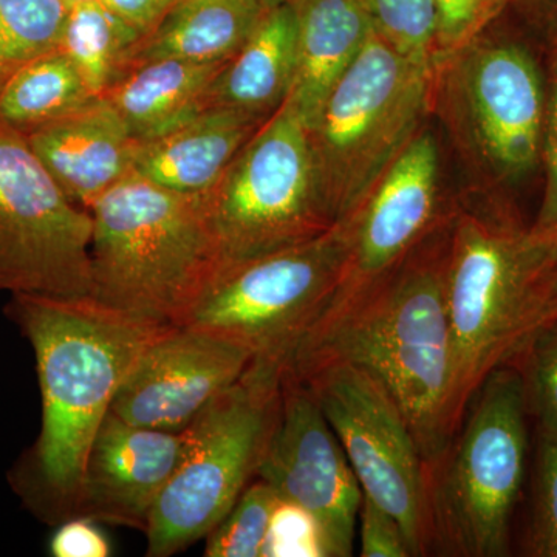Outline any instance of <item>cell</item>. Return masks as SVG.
Returning <instances> with one entry per match:
<instances>
[{
	"mask_svg": "<svg viewBox=\"0 0 557 557\" xmlns=\"http://www.w3.org/2000/svg\"><path fill=\"white\" fill-rule=\"evenodd\" d=\"M7 317L35 351L42 397L39 437L11 475L36 516H78L87 454L116 392L148 344L172 325L84 298L11 295Z\"/></svg>",
	"mask_w": 557,
	"mask_h": 557,
	"instance_id": "6da1fadb",
	"label": "cell"
},
{
	"mask_svg": "<svg viewBox=\"0 0 557 557\" xmlns=\"http://www.w3.org/2000/svg\"><path fill=\"white\" fill-rule=\"evenodd\" d=\"M450 225L346 309L321 319L285 364L289 372L330 361L368 370L405 413L429 467L458 432L446 298Z\"/></svg>",
	"mask_w": 557,
	"mask_h": 557,
	"instance_id": "7a4b0ae2",
	"label": "cell"
},
{
	"mask_svg": "<svg viewBox=\"0 0 557 557\" xmlns=\"http://www.w3.org/2000/svg\"><path fill=\"white\" fill-rule=\"evenodd\" d=\"M557 247L537 239L507 201L458 196L449 231L446 298L458 429L491 373L520 366L557 318Z\"/></svg>",
	"mask_w": 557,
	"mask_h": 557,
	"instance_id": "3957f363",
	"label": "cell"
},
{
	"mask_svg": "<svg viewBox=\"0 0 557 557\" xmlns=\"http://www.w3.org/2000/svg\"><path fill=\"white\" fill-rule=\"evenodd\" d=\"M90 298L132 317L182 325L222 265L201 197L131 174L90 208Z\"/></svg>",
	"mask_w": 557,
	"mask_h": 557,
	"instance_id": "277c9868",
	"label": "cell"
},
{
	"mask_svg": "<svg viewBox=\"0 0 557 557\" xmlns=\"http://www.w3.org/2000/svg\"><path fill=\"white\" fill-rule=\"evenodd\" d=\"M547 79L528 44L486 30L432 72L431 116L468 171V193L507 201L541 168Z\"/></svg>",
	"mask_w": 557,
	"mask_h": 557,
	"instance_id": "5b68a950",
	"label": "cell"
},
{
	"mask_svg": "<svg viewBox=\"0 0 557 557\" xmlns=\"http://www.w3.org/2000/svg\"><path fill=\"white\" fill-rule=\"evenodd\" d=\"M445 456L429 467L434 552L509 555L511 520L525 479V381L518 366L491 373Z\"/></svg>",
	"mask_w": 557,
	"mask_h": 557,
	"instance_id": "8992f818",
	"label": "cell"
},
{
	"mask_svg": "<svg viewBox=\"0 0 557 557\" xmlns=\"http://www.w3.org/2000/svg\"><path fill=\"white\" fill-rule=\"evenodd\" d=\"M432 73L370 32L309 129L319 197L333 222L366 199L431 116Z\"/></svg>",
	"mask_w": 557,
	"mask_h": 557,
	"instance_id": "52a82bcc",
	"label": "cell"
},
{
	"mask_svg": "<svg viewBox=\"0 0 557 557\" xmlns=\"http://www.w3.org/2000/svg\"><path fill=\"white\" fill-rule=\"evenodd\" d=\"M282 362L255 359L245 375L189 428L177 469L153 505L149 557H168L207 537L258 475L282 397Z\"/></svg>",
	"mask_w": 557,
	"mask_h": 557,
	"instance_id": "ba28073f",
	"label": "cell"
},
{
	"mask_svg": "<svg viewBox=\"0 0 557 557\" xmlns=\"http://www.w3.org/2000/svg\"><path fill=\"white\" fill-rule=\"evenodd\" d=\"M347 256L346 223L338 222L317 239L220 265L182 325L285 366L335 298Z\"/></svg>",
	"mask_w": 557,
	"mask_h": 557,
	"instance_id": "9c48e42d",
	"label": "cell"
},
{
	"mask_svg": "<svg viewBox=\"0 0 557 557\" xmlns=\"http://www.w3.org/2000/svg\"><path fill=\"white\" fill-rule=\"evenodd\" d=\"M201 199L222 265L317 239L336 225L319 197L309 132L289 102Z\"/></svg>",
	"mask_w": 557,
	"mask_h": 557,
	"instance_id": "30bf717a",
	"label": "cell"
},
{
	"mask_svg": "<svg viewBox=\"0 0 557 557\" xmlns=\"http://www.w3.org/2000/svg\"><path fill=\"white\" fill-rule=\"evenodd\" d=\"M284 372L317 398L362 494L398 520L412 557L432 555L429 465L387 388L350 362H321Z\"/></svg>",
	"mask_w": 557,
	"mask_h": 557,
	"instance_id": "8fae6325",
	"label": "cell"
},
{
	"mask_svg": "<svg viewBox=\"0 0 557 557\" xmlns=\"http://www.w3.org/2000/svg\"><path fill=\"white\" fill-rule=\"evenodd\" d=\"M90 211L65 196L17 132L0 124V292L90 296Z\"/></svg>",
	"mask_w": 557,
	"mask_h": 557,
	"instance_id": "7c38bea8",
	"label": "cell"
},
{
	"mask_svg": "<svg viewBox=\"0 0 557 557\" xmlns=\"http://www.w3.org/2000/svg\"><path fill=\"white\" fill-rule=\"evenodd\" d=\"M457 209L458 196H450L443 182L437 135L426 124L366 199L341 220L348 233L346 270L321 319L346 309L398 269L429 237L450 225Z\"/></svg>",
	"mask_w": 557,
	"mask_h": 557,
	"instance_id": "4fadbf2b",
	"label": "cell"
},
{
	"mask_svg": "<svg viewBox=\"0 0 557 557\" xmlns=\"http://www.w3.org/2000/svg\"><path fill=\"white\" fill-rule=\"evenodd\" d=\"M256 478L309 512L329 557L354 555L361 486L317 398L285 372L276 424Z\"/></svg>",
	"mask_w": 557,
	"mask_h": 557,
	"instance_id": "5bb4252c",
	"label": "cell"
},
{
	"mask_svg": "<svg viewBox=\"0 0 557 557\" xmlns=\"http://www.w3.org/2000/svg\"><path fill=\"white\" fill-rule=\"evenodd\" d=\"M255 361L247 348L188 325L164 329L139 355L112 403L138 426L182 432Z\"/></svg>",
	"mask_w": 557,
	"mask_h": 557,
	"instance_id": "9a60e30c",
	"label": "cell"
},
{
	"mask_svg": "<svg viewBox=\"0 0 557 557\" xmlns=\"http://www.w3.org/2000/svg\"><path fill=\"white\" fill-rule=\"evenodd\" d=\"M183 448L185 431L138 426L110 410L84 465L78 516L145 531Z\"/></svg>",
	"mask_w": 557,
	"mask_h": 557,
	"instance_id": "2e32d148",
	"label": "cell"
},
{
	"mask_svg": "<svg viewBox=\"0 0 557 557\" xmlns=\"http://www.w3.org/2000/svg\"><path fill=\"white\" fill-rule=\"evenodd\" d=\"M24 138L65 196L87 211L109 189L134 174L139 148L104 97L94 98Z\"/></svg>",
	"mask_w": 557,
	"mask_h": 557,
	"instance_id": "e0dca14e",
	"label": "cell"
},
{
	"mask_svg": "<svg viewBox=\"0 0 557 557\" xmlns=\"http://www.w3.org/2000/svg\"><path fill=\"white\" fill-rule=\"evenodd\" d=\"M265 123L237 110L209 108L164 137L141 143L134 174L171 193L205 196Z\"/></svg>",
	"mask_w": 557,
	"mask_h": 557,
	"instance_id": "ac0fdd59",
	"label": "cell"
},
{
	"mask_svg": "<svg viewBox=\"0 0 557 557\" xmlns=\"http://www.w3.org/2000/svg\"><path fill=\"white\" fill-rule=\"evenodd\" d=\"M296 20V72L287 102L307 129L357 61L372 24L357 0H289Z\"/></svg>",
	"mask_w": 557,
	"mask_h": 557,
	"instance_id": "d6986e66",
	"label": "cell"
},
{
	"mask_svg": "<svg viewBox=\"0 0 557 557\" xmlns=\"http://www.w3.org/2000/svg\"><path fill=\"white\" fill-rule=\"evenodd\" d=\"M296 72L292 3L271 7L209 90V108L237 110L269 121L287 102Z\"/></svg>",
	"mask_w": 557,
	"mask_h": 557,
	"instance_id": "ffe728a7",
	"label": "cell"
},
{
	"mask_svg": "<svg viewBox=\"0 0 557 557\" xmlns=\"http://www.w3.org/2000/svg\"><path fill=\"white\" fill-rule=\"evenodd\" d=\"M228 61L160 60L134 65L102 97L141 145L164 137L209 109V90Z\"/></svg>",
	"mask_w": 557,
	"mask_h": 557,
	"instance_id": "44dd1931",
	"label": "cell"
},
{
	"mask_svg": "<svg viewBox=\"0 0 557 557\" xmlns=\"http://www.w3.org/2000/svg\"><path fill=\"white\" fill-rule=\"evenodd\" d=\"M273 5L270 0H174L138 40L127 70L160 60L228 61Z\"/></svg>",
	"mask_w": 557,
	"mask_h": 557,
	"instance_id": "7402d4cb",
	"label": "cell"
},
{
	"mask_svg": "<svg viewBox=\"0 0 557 557\" xmlns=\"http://www.w3.org/2000/svg\"><path fill=\"white\" fill-rule=\"evenodd\" d=\"M97 98L61 49L17 70L0 90V124L22 137Z\"/></svg>",
	"mask_w": 557,
	"mask_h": 557,
	"instance_id": "603a6c76",
	"label": "cell"
},
{
	"mask_svg": "<svg viewBox=\"0 0 557 557\" xmlns=\"http://www.w3.org/2000/svg\"><path fill=\"white\" fill-rule=\"evenodd\" d=\"M141 33L106 9L100 0L69 10L60 49L75 62L97 97L123 75Z\"/></svg>",
	"mask_w": 557,
	"mask_h": 557,
	"instance_id": "cb8c5ba5",
	"label": "cell"
},
{
	"mask_svg": "<svg viewBox=\"0 0 557 557\" xmlns=\"http://www.w3.org/2000/svg\"><path fill=\"white\" fill-rule=\"evenodd\" d=\"M65 0H0V90L36 58L60 49Z\"/></svg>",
	"mask_w": 557,
	"mask_h": 557,
	"instance_id": "d4e9b609",
	"label": "cell"
},
{
	"mask_svg": "<svg viewBox=\"0 0 557 557\" xmlns=\"http://www.w3.org/2000/svg\"><path fill=\"white\" fill-rule=\"evenodd\" d=\"M277 502L276 491L269 483L252 479L225 518L209 531L205 556L262 557Z\"/></svg>",
	"mask_w": 557,
	"mask_h": 557,
	"instance_id": "484cf974",
	"label": "cell"
},
{
	"mask_svg": "<svg viewBox=\"0 0 557 557\" xmlns=\"http://www.w3.org/2000/svg\"><path fill=\"white\" fill-rule=\"evenodd\" d=\"M373 32L398 53L432 73L435 11L432 0H357Z\"/></svg>",
	"mask_w": 557,
	"mask_h": 557,
	"instance_id": "4316f807",
	"label": "cell"
},
{
	"mask_svg": "<svg viewBox=\"0 0 557 557\" xmlns=\"http://www.w3.org/2000/svg\"><path fill=\"white\" fill-rule=\"evenodd\" d=\"M432 2L435 11L434 67L490 30L500 14L511 5V0Z\"/></svg>",
	"mask_w": 557,
	"mask_h": 557,
	"instance_id": "83f0119b",
	"label": "cell"
},
{
	"mask_svg": "<svg viewBox=\"0 0 557 557\" xmlns=\"http://www.w3.org/2000/svg\"><path fill=\"white\" fill-rule=\"evenodd\" d=\"M539 432L557 435V318L539 332L519 366Z\"/></svg>",
	"mask_w": 557,
	"mask_h": 557,
	"instance_id": "f1b7e54d",
	"label": "cell"
},
{
	"mask_svg": "<svg viewBox=\"0 0 557 557\" xmlns=\"http://www.w3.org/2000/svg\"><path fill=\"white\" fill-rule=\"evenodd\" d=\"M528 556L557 557V435L539 432Z\"/></svg>",
	"mask_w": 557,
	"mask_h": 557,
	"instance_id": "f546056e",
	"label": "cell"
},
{
	"mask_svg": "<svg viewBox=\"0 0 557 557\" xmlns=\"http://www.w3.org/2000/svg\"><path fill=\"white\" fill-rule=\"evenodd\" d=\"M545 79H547V110H545L541 163L545 177L544 194L530 231L537 239L557 247V47L549 50Z\"/></svg>",
	"mask_w": 557,
	"mask_h": 557,
	"instance_id": "4dcf8cb0",
	"label": "cell"
},
{
	"mask_svg": "<svg viewBox=\"0 0 557 557\" xmlns=\"http://www.w3.org/2000/svg\"><path fill=\"white\" fill-rule=\"evenodd\" d=\"M329 557L318 523L306 509L278 498L263 545L262 557Z\"/></svg>",
	"mask_w": 557,
	"mask_h": 557,
	"instance_id": "1f68e13d",
	"label": "cell"
},
{
	"mask_svg": "<svg viewBox=\"0 0 557 557\" xmlns=\"http://www.w3.org/2000/svg\"><path fill=\"white\" fill-rule=\"evenodd\" d=\"M357 531L361 557H412L398 520L366 494L359 507Z\"/></svg>",
	"mask_w": 557,
	"mask_h": 557,
	"instance_id": "d6a6232c",
	"label": "cell"
},
{
	"mask_svg": "<svg viewBox=\"0 0 557 557\" xmlns=\"http://www.w3.org/2000/svg\"><path fill=\"white\" fill-rule=\"evenodd\" d=\"M50 555L54 557H108L112 548L95 520L76 516L61 523L50 541Z\"/></svg>",
	"mask_w": 557,
	"mask_h": 557,
	"instance_id": "836d02e7",
	"label": "cell"
},
{
	"mask_svg": "<svg viewBox=\"0 0 557 557\" xmlns=\"http://www.w3.org/2000/svg\"><path fill=\"white\" fill-rule=\"evenodd\" d=\"M512 10L545 49L557 47V0H511Z\"/></svg>",
	"mask_w": 557,
	"mask_h": 557,
	"instance_id": "e575fe53",
	"label": "cell"
},
{
	"mask_svg": "<svg viewBox=\"0 0 557 557\" xmlns=\"http://www.w3.org/2000/svg\"><path fill=\"white\" fill-rule=\"evenodd\" d=\"M106 9L141 33L152 30L174 0H100Z\"/></svg>",
	"mask_w": 557,
	"mask_h": 557,
	"instance_id": "d590c367",
	"label": "cell"
},
{
	"mask_svg": "<svg viewBox=\"0 0 557 557\" xmlns=\"http://www.w3.org/2000/svg\"><path fill=\"white\" fill-rule=\"evenodd\" d=\"M86 2H94V0H65V3H67L69 9H72V7L79 5V3H86Z\"/></svg>",
	"mask_w": 557,
	"mask_h": 557,
	"instance_id": "8d00e7d4",
	"label": "cell"
},
{
	"mask_svg": "<svg viewBox=\"0 0 557 557\" xmlns=\"http://www.w3.org/2000/svg\"><path fill=\"white\" fill-rule=\"evenodd\" d=\"M271 3L287 2V0H270Z\"/></svg>",
	"mask_w": 557,
	"mask_h": 557,
	"instance_id": "74e56055",
	"label": "cell"
},
{
	"mask_svg": "<svg viewBox=\"0 0 557 557\" xmlns=\"http://www.w3.org/2000/svg\"><path fill=\"white\" fill-rule=\"evenodd\" d=\"M556 296H557V273H556Z\"/></svg>",
	"mask_w": 557,
	"mask_h": 557,
	"instance_id": "f35d334b",
	"label": "cell"
}]
</instances>
